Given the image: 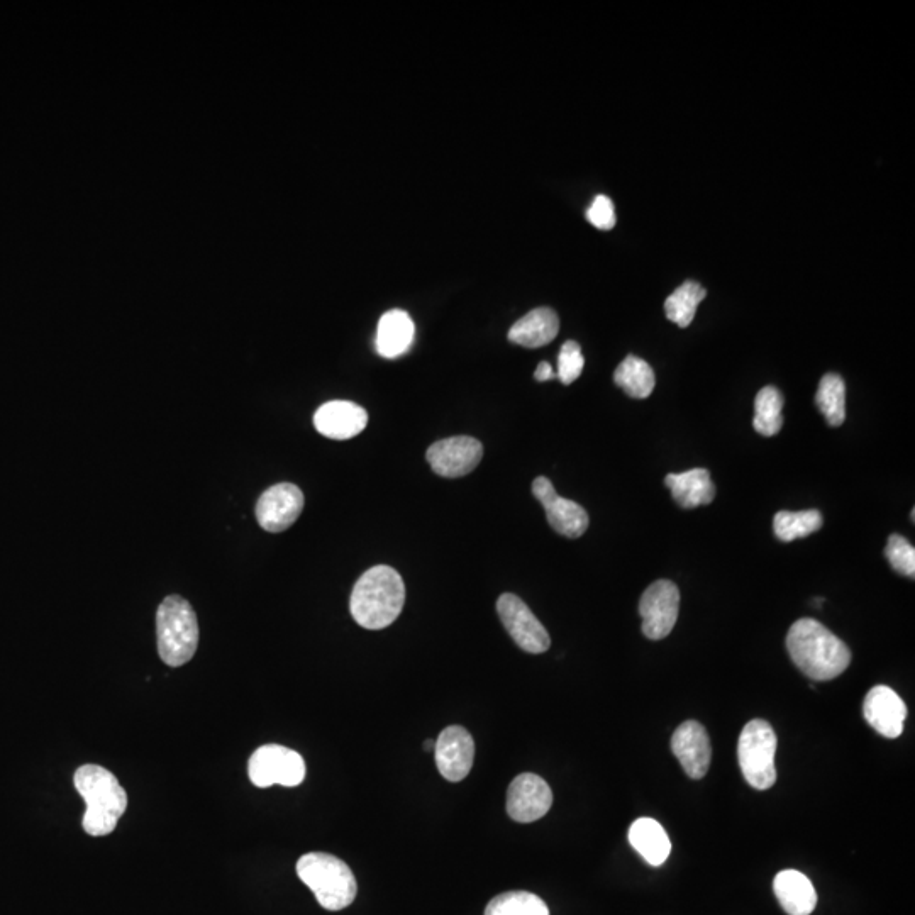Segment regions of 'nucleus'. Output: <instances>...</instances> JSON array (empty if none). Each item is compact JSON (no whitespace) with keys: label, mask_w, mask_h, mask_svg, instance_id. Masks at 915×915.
I'll list each match as a JSON object with an SVG mask.
<instances>
[{"label":"nucleus","mask_w":915,"mask_h":915,"mask_svg":"<svg viewBox=\"0 0 915 915\" xmlns=\"http://www.w3.org/2000/svg\"><path fill=\"white\" fill-rule=\"evenodd\" d=\"M788 655L805 677L827 682L848 670L851 651L848 646L816 619L793 622L787 634Z\"/></svg>","instance_id":"f257e3e1"},{"label":"nucleus","mask_w":915,"mask_h":915,"mask_svg":"<svg viewBox=\"0 0 915 915\" xmlns=\"http://www.w3.org/2000/svg\"><path fill=\"white\" fill-rule=\"evenodd\" d=\"M405 604V585L399 572L378 565L361 575L351 594V616L361 627L380 631L394 624Z\"/></svg>","instance_id":"f03ea898"},{"label":"nucleus","mask_w":915,"mask_h":915,"mask_svg":"<svg viewBox=\"0 0 915 915\" xmlns=\"http://www.w3.org/2000/svg\"><path fill=\"white\" fill-rule=\"evenodd\" d=\"M73 783L87 804L84 831L94 838L111 834L128 807V793L119 780L102 766L85 765L75 771Z\"/></svg>","instance_id":"7ed1b4c3"},{"label":"nucleus","mask_w":915,"mask_h":915,"mask_svg":"<svg viewBox=\"0 0 915 915\" xmlns=\"http://www.w3.org/2000/svg\"><path fill=\"white\" fill-rule=\"evenodd\" d=\"M297 875L311 888L322 909L343 910L356 899L358 885L350 866L333 854L307 853L297 863Z\"/></svg>","instance_id":"20e7f679"},{"label":"nucleus","mask_w":915,"mask_h":915,"mask_svg":"<svg viewBox=\"0 0 915 915\" xmlns=\"http://www.w3.org/2000/svg\"><path fill=\"white\" fill-rule=\"evenodd\" d=\"M158 653L163 663L173 668L194 658L199 646V622L189 600L170 595L161 602L156 614Z\"/></svg>","instance_id":"39448f33"},{"label":"nucleus","mask_w":915,"mask_h":915,"mask_svg":"<svg viewBox=\"0 0 915 915\" xmlns=\"http://www.w3.org/2000/svg\"><path fill=\"white\" fill-rule=\"evenodd\" d=\"M777 734L763 719L748 722L741 731L738 760L743 777L756 790H768L777 782L775 753Z\"/></svg>","instance_id":"423d86ee"},{"label":"nucleus","mask_w":915,"mask_h":915,"mask_svg":"<svg viewBox=\"0 0 915 915\" xmlns=\"http://www.w3.org/2000/svg\"><path fill=\"white\" fill-rule=\"evenodd\" d=\"M248 775L258 788L297 787L304 782L305 761L294 749L265 744L256 749L248 763Z\"/></svg>","instance_id":"0eeeda50"},{"label":"nucleus","mask_w":915,"mask_h":915,"mask_svg":"<svg viewBox=\"0 0 915 915\" xmlns=\"http://www.w3.org/2000/svg\"><path fill=\"white\" fill-rule=\"evenodd\" d=\"M680 612V592L670 580H658L649 585L639 602V614L643 617V634L651 641H660L670 636L677 624Z\"/></svg>","instance_id":"6e6552de"},{"label":"nucleus","mask_w":915,"mask_h":915,"mask_svg":"<svg viewBox=\"0 0 915 915\" xmlns=\"http://www.w3.org/2000/svg\"><path fill=\"white\" fill-rule=\"evenodd\" d=\"M497 612L507 633L511 634L522 651L531 655H541L548 651L551 646L548 631L517 595H500Z\"/></svg>","instance_id":"1a4fd4ad"},{"label":"nucleus","mask_w":915,"mask_h":915,"mask_svg":"<svg viewBox=\"0 0 915 915\" xmlns=\"http://www.w3.org/2000/svg\"><path fill=\"white\" fill-rule=\"evenodd\" d=\"M482 456V443L470 436L443 439L426 453L433 472L444 478H460L472 473L480 465Z\"/></svg>","instance_id":"9d476101"},{"label":"nucleus","mask_w":915,"mask_h":915,"mask_svg":"<svg viewBox=\"0 0 915 915\" xmlns=\"http://www.w3.org/2000/svg\"><path fill=\"white\" fill-rule=\"evenodd\" d=\"M304 511V494L294 483H278L268 488L256 504V519L268 533L289 529Z\"/></svg>","instance_id":"9b49d317"},{"label":"nucleus","mask_w":915,"mask_h":915,"mask_svg":"<svg viewBox=\"0 0 915 915\" xmlns=\"http://www.w3.org/2000/svg\"><path fill=\"white\" fill-rule=\"evenodd\" d=\"M553 805V792L543 778L534 773H522L514 778L507 792V814L512 821L529 824L548 814Z\"/></svg>","instance_id":"f8f14e48"},{"label":"nucleus","mask_w":915,"mask_h":915,"mask_svg":"<svg viewBox=\"0 0 915 915\" xmlns=\"http://www.w3.org/2000/svg\"><path fill=\"white\" fill-rule=\"evenodd\" d=\"M533 494L543 504L549 526L565 538L577 539L585 534L588 527V514L582 505L573 500L563 499L556 494L553 483L546 477H538L533 482Z\"/></svg>","instance_id":"ddd939ff"},{"label":"nucleus","mask_w":915,"mask_h":915,"mask_svg":"<svg viewBox=\"0 0 915 915\" xmlns=\"http://www.w3.org/2000/svg\"><path fill=\"white\" fill-rule=\"evenodd\" d=\"M434 758L439 773L448 782H461L472 771L475 743L465 727H446L434 746Z\"/></svg>","instance_id":"4468645a"},{"label":"nucleus","mask_w":915,"mask_h":915,"mask_svg":"<svg viewBox=\"0 0 915 915\" xmlns=\"http://www.w3.org/2000/svg\"><path fill=\"white\" fill-rule=\"evenodd\" d=\"M863 714L866 722L883 738L895 739L904 732L907 705L895 690L877 685L866 694Z\"/></svg>","instance_id":"2eb2a0df"},{"label":"nucleus","mask_w":915,"mask_h":915,"mask_svg":"<svg viewBox=\"0 0 915 915\" xmlns=\"http://www.w3.org/2000/svg\"><path fill=\"white\" fill-rule=\"evenodd\" d=\"M673 755L692 780H700L709 771L712 746L705 727L697 721L683 722L671 738Z\"/></svg>","instance_id":"dca6fc26"},{"label":"nucleus","mask_w":915,"mask_h":915,"mask_svg":"<svg viewBox=\"0 0 915 915\" xmlns=\"http://www.w3.org/2000/svg\"><path fill=\"white\" fill-rule=\"evenodd\" d=\"M368 414L350 400H333L321 405L314 416L317 431L329 439L346 441L365 431Z\"/></svg>","instance_id":"f3484780"},{"label":"nucleus","mask_w":915,"mask_h":915,"mask_svg":"<svg viewBox=\"0 0 915 915\" xmlns=\"http://www.w3.org/2000/svg\"><path fill=\"white\" fill-rule=\"evenodd\" d=\"M414 338H416V328H414L412 317L405 311L394 309V311L383 314L382 319L378 322L375 346H377L378 355L387 360H394L411 350Z\"/></svg>","instance_id":"a211bd4d"},{"label":"nucleus","mask_w":915,"mask_h":915,"mask_svg":"<svg viewBox=\"0 0 915 915\" xmlns=\"http://www.w3.org/2000/svg\"><path fill=\"white\" fill-rule=\"evenodd\" d=\"M773 892L788 915H810L816 909V888L800 871H780L773 880Z\"/></svg>","instance_id":"6ab92c4d"},{"label":"nucleus","mask_w":915,"mask_h":915,"mask_svg":"<svg viewBox=\"0 0 915 915\" xmlns=\"http://www.w3.org/2000/svg\"><path fill=\"white\" fill-rule=\"evenodd\" d=\"M560 319L553 309L539 307L521 317L509 331V341L522 348H543L558 336Z\"/></svg>","instance_id":"aec40b11"},{"label":"nucleus","mask_w":915,"mask_h":915,"mask_svg":"<svg viewBox=\"0 0 915 915\" xmlns=\"http://www.w3.org/2000/svg\"><path fill=\"white\" fill-rule=\"evenodd\" d=\"M665 485L670 488L673 499L683 509L709 505L716 497V485L710 480V473L705 468H694L685 473H670L665 478Z\"/></svg>","instance_id":"412c9836"},{"label":"nucleus","mask_w":915,"mask_h":915,"mask_svg":"<svg viewBox=\"0 0 915 915\" xmlns=\"http://www.w3.org/2000/svg\"><path fill=\"white\" fill-rule=\"evenodd\" d=\"M629 843L651 866H661L671 853V841L660 822L641 817L629 829Z\"/></svg>","instance_id":"4be33fe9"},{"label":"nucleus","mask_w":915,"mask_h":915,"mask_svg":"<svg viewBox=\"0 0 915 915\" xmlns=\"http://www.w3.org/2000/svg\"><path fill=\"white\" fill-rule=\"evenodd\" d=\"M614 382L633 399H648L655 390L653 368L638 356L629 355L614 373Z\"/></svg>","instance_id":"5701e85b"},{"label":"nucleus","mask_w":915,"mask_h":915,"mask_svg":"<svg viewBox=\"0 0 915 915\" xmlns=\"http://www.w3.org/2000/svg\"><path fill=\"white\" fill-rule=\"evenodd\" d=\"M816 404L827 424L838 427L846 419V385L836 373H827L819 383Z\"/></svg>","instance_id":"b1692460"},{"label":"nucleus","mask_w":915,"mask_h":915,"mask_svg":"<svg viewBox=\"0 0 915 915\" xmlns=\"http://www.w3.org/2000/svg\"><path fill=\"white\" fill-rule=\"evenodd\" d=\"M705 297L707 290L699 283L688 280L665 300L666 317L680 328H687L694 321L697 307Z\"/></svg>","instance_id":"393cba45"},{"label":"nucleus","mask_w":915,"mask_h":915,"mask_svg":"<svg viewBox=\"0 0 915 915\" xmlns=\"http://www.w3.org/2000/svg\"><path fill=\"white\" fill-rule=\"evenodd\" d=\"M783 395L775 387H765L756 395L755 400V426L756 433L761 436H775L780 433L783 426Z\"/></svg>","instance_id":"a878e982"},{"label":"nucleus","mask_w":915,"mask_h":915,"mask_svg":"<svg viewBox=\"0 0 915 915\" xmlns=\"http://www.w3.org/2000/svg\"><path fill=\"white\" fill-rule=\"evenodd\" d=\"M822 514L816 509L800 512H778L773 519V529L780 541L790 543L793 539L807 538L822 527Z\"/></svg>","instance_id":"bb28decb"},{"label":"nucleus","mask_w":915,"mask_h":915,"mask_svg":"<svg viewBox=\"0 0 915 915\" xmlns=\"http://www.w3.org/2000/svg\"><path fill=\"white\" fill-rule=\"evenodd\" d=\"M485 915H549V909L534 893L505 892L490 900Z\"/></svg>","instance_id":"cd10ccee"},{"label":"nucleus","mask_w":915,"mask_h":915,"mask_svg":"<svg viewBox=\"0 0 915 915\" xmlns=\"http://www.w3.org/2000/svg\"><path fill=\"white\" fill-rule=\"evenodd\" d=\"M885 556L895 572L904 577H915V549L904 536L892 534L888 538Z\"/></svg>","instance_id":"c85d7f7f"},{"label":"nucleus","mask_w":915,"mask_h":915,"mask_svg":"<svg viewBox=\"0 0 915 915\" xmlns=\"http://www.w3.org/2000/svg\"><path fill=\"white\" fill-rule=\"evenodd\" d=\"M583 366H585V360H583L580 344L577 341H566L561 346L560 356H558L556 377L560 378L561 383L570 385L582 375Z\"/></svg>","instance_id":"c756f323"},{"label":"nucleus","mask_w":915,"mask_h":915,"mask_svg":"<svg viewBox=\"0 0 915 915\" xmlns=\"http://www.w3.org/2000/svg\"><path fill=\"white\" fill-rule=\"evenodd\" d=\"M587 219L594 228L600 229V231H610L616 226L614 202L605 195H597L592 206L588 207Z\"/></svg>","instance_id":"7c9ffc66"},{"label":"nucleus","mask_w":915,"mask_h":915,"mask_svg":"<svg viewBox=\"0 0 915 915\" xmlns=\"http://www.w3.org/2000/svg\"><path fill=\"white\" fill-rule=\"evenodd\" d=\"M534 378H536L538 382H548V380L556 378V373L553 372V366L549 365L548 361H543V363H539L538 368H536Z\"/></svg>","instance_id":"2f4dec72"},{"label":"nucleus","mask_w":915,"mask_h":915,"mask_svg":"<svg viewBox=\"0 0 915 915\" xmlns=\"http://www.w3.org/2000/svg\"><path fill=\"white\" fill-rule=\"evenodd\" d=\"M434 746H436V741H433V739H427L426 743H424L426 751H434Z\"/></svg>","instance_id":"473e14b6"}]
</instances>
